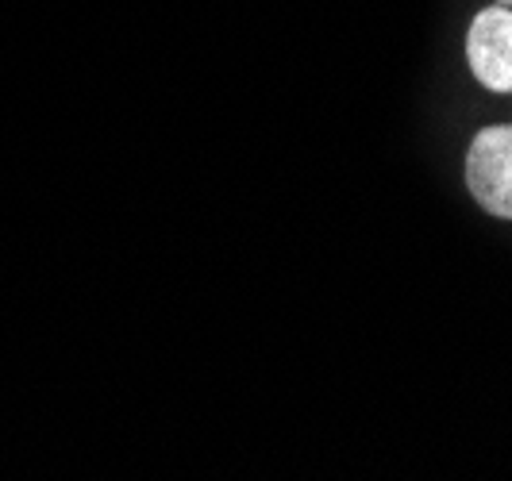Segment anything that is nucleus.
I'll return each mask as SVG.
<instances>
[{
    "mask_svg": "<svg viewBox=\"0 0 512 481\" xmlns=\"http://www.w3.org/2000/svg\"><path fill=\"white\" fill-rule=\"evenodd\" d=\"M466 189L489 216L512 220V124L474 135L466 151Z\"/></svg>",
    "mask_w": 512,
    "mask_h": 481,
    "instance_id": "obj_1",
    "label": "nucleus"
},
{
    "mask_svg": "<svg viewBox=\"0 0 512 481\" xmlns=\"http://www.w3.org/2000/svg\"><path fill=\"white\" fill-rule=\"evenodd\" d=\"M466 58L474 77L493 93H512V12L493 4L466 31Z\"/></svg>",
    "mask_w": 512,
    "mask_h": 481,
    "instance_id": "obj_2",
    "label": "nucleus"
},
{
    "mask_svg": "<svg viewBox=\"0 0 512 481\" xmlns=\"http://www.w3.org/2000/svg\"><path fill=\"white\" fill-rule=\"evenodd\" d=\"M493 4H501V8H509L512 12V0H493Z\"/></svg>",
    "mask_w": 512,
    "mask_h": 481,
    "instance_id": "obj_3",
    "label": "nucleus"
}]
</instances>
